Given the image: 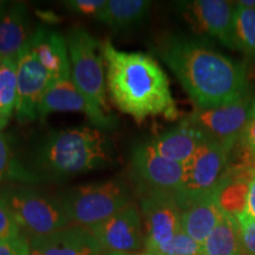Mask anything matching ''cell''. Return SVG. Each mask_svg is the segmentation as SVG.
<instances>
[{"label": "cell", "instance_id": "obj_21", "mask_svg": "<svg viewBox=\"0 0 255 255\" xmlns=\"http://www.w3.org/2000/svg\"><path fill=\"white\" fill-rule=\"evenodd\" d=\"M85 101L70 79L47 88L39 103V120L55 113H85Z\"/></svg>", "mask_w": 255, "mask_h": 255}, {"label": "cell", "instance_id": "obj_25", "mask_svg": "<svg viewBox=\"0 0 255 255\" xmlns=\"http://www.w3.org/2000/svg\"><path fill=\"white\" fill-rule=\"evenodd\" d=\"M146 254L151 255H203V246L183 231L178 232L167 244L156 247Z\"/></svg>", "mask_w": 255, "mask_h": 255}, {"label": "cell", "instance_id": "obj_19", "mask_svg": "<svg viewBox=\"0 0 255 255\" xmlns=\"http://www.w3.org/2000/svg\"><path fill=\"white\" fill-rule=\"evenodd\" d=\"M150 9L146 0H108L96 19L114 32H127L144 23Z\"/></svg>", "mask_w": 255, "mask_h": 255}, {"label": "cell", "instance_id": "obj_9", "mask_svg": "<svg viewBox=\"0 0 255 255\" xmlns=\"http://www.w3.org/2000/svg\"><path fill=\"white\" fill-rule=\"evenodd\" d=\"M139 212L144 226V251L149 253L156 247L167 244L181 227L182 207L175 191L149 189L138 191Z\"/></svg>", "mask_w": 255, "mask_h": 255}, {"label": "cell", "instance_id": "obj_8", "mask_svg": "<svg viewBox=\"0 0 255 255\" xmlns=\"http://www.w3.org/2000/svg\"><path fill=\"white\" fill-rule=\"evenodd\" d=\"M254 96L250 92L238 100L214 108L195 110L186 119L208 139L219 142L234 150L246 126Z\"/></svg>", "mask_w": 255, "mask_h": 255}, {"label": "cell", "instance_id": "obj_30", "mask_svg": "<svg viewBox=\"0 0 255 255\" xmlns=\"http://www.w3.org/2000/svg\"><path fill=\"white\" fill-rule=\"evenodd\" d=\"M0 255H31L30 238L25 234L9 240H0Z\"/></svg>", "mask_w": 255, "mask_h": 255}, {"label": "cell", "instance_id": "obj_5", "mask_svg": "<svg viewBox=\"0 0 255 255\" xmlns=\"http://www.w3.org/2000/svg\"><path fill=\"white\" fill-rule=\"evenodd\" d=\"M0 191L20 231L28 238L50 234L71 222L60 200L33 184L5 183Z\"/></svg>", "mask_w": 255, "mask_h": 255}, {"label": "cell", "instance_id": "obj_37", "mask_svg": "<svg viewBox=\"0 0 255 255\" xmlns=\"http://www.w3.org/2000/svg\"><path fill=\"white\" fill-rule=\"evenodd\" d=\"M138 255H151V254H146V253H143V254H138Z\"/></svg>", "mask_w": 255, "mask_h": 255}, {"label": "cell", "instance_id": "obj_27", "mask_svg": "<svg viewBox=\"0 0 255 255\" xmlns=\"http://www.w3.org/2000/svg\"><path fill=\"white\" fill-rule=\"evenodd\" d=\"M24 234L19 228L5 197L0 191V240L15 239Z\"/></svg>", "mask_w": 255, "mask_h": 255}, {"label": "cell", "instance_id": "obj_11", "mask_svg": "<svg viewBox=\"0 0 255 255\" xmlns=\"http://www.w3.org/2000/svg\"><path fill=\"white\" fill-rule=\"evenodd\" d=\"M49 87L46 70L31 52L26 43L17 56L15 119L19 123L28 124L39 120V103Z\"/></svg>", "mask_w": 255, "mask_h": 255}, {"label": "cell", "instance_id": "obj_33", "mask_svg": "<svg viewBox=\"0 0 255 255\" xmlns=\"http://www.w3.org/2000/svg\"><path fill=\"white\" fill-rule=\"evenodd\" d=\"M9 6V1H4V0H0V20H1L2 15L5 14V12L7 11Z\"/></svg>", "mask_w": 255, "mask_h": 255}, {"label": "cell", "instance_id": "obj_4", "mask_svg": "<svg viewBox=\"0 0 255 255\" xmlns=\"http://www.w3.org/2000/svg\"><path fill=\"white\" fill-rule=\"evenodd\" d=\"M71 81L85 101V114L92 126L102 131L116 129L119 119L107 98V78L102 44L84 27L66 33Z\"/></svg>", "mask_w": 255, "mask_h": 255}, {"label": "cell", "instance_id": "obj_34", "mask_svg": "<svg viewBox=\"0 0 255 255\" xmlns=\"http://www.w3.org/2000/svg\"><path fill=\"white\" fill-rule=\"evenodd\" d=\"M7 124H8V121L4 119V117L0 116V131H1V130L4 129V128L7 126Z\"/></svg>", "mask_w": 255, "mask_h": 255}, {"label": "cell", "instance_id": "obj_10", "mask_svg": "<svg viewBox=\"0 0 255 255\" xmlns=\"http://www.w3.org/2000/svg\"><path fill=\"white\" fill-rule=\"evenodd\" d=\"M89 229L104 252L133 254V252L144 248L145 235L142 214L131 203Z\"/></svg>", "mask_w": 255, "mask_h": 255}, {"label": "cell", "instance_id": "obj_12", "mask_svg": "<svg viewBox=\"0 0 255 255\" xmlns=\"http://www.w3.org/2000/svg\"><path fill=\"white\" fill-rule=\"evenodd\" d=\"M131 171L138 191L158 189L176 191L183 176V164L159 155L150 143H139L132 149Z\"/></svg>", "mask_w": 255, "mask_h": 255}, {"label": "cell", "instance_id": "obj_35", "mask_svg": "<svg viewBox=\"0 0 255 255\" xmlns=\"http://www.w3.org/2000/svg\"><path fill=\"white\" fill-rule=\"evenodd\" d=\"M104 255H138V254H128V253H107Z\"/></svg>", "mask_w": 255, "mask_h": 255}, {"label": "cell", "instance_id": "obj_18", "mask_svg": "<svg viewBox=\"0 0 255 255\" xmlns=\"http://www.w3.org/2000/svg\"><path fill=\"white\" fill-rule=\"evenodd\" d=\"M32 33L27 5L24 1L9 2L0 20V56L2 58L17 57Z\"/></svg>", "mask_w": 255, "mask_h": 255}, {"label": "cell", "instance_id": "obj_1", "mask_svg": "<svg viewBox=\"0 0 255 255\" xmlns=\"http://www.w3.org/2000/svg\"><path fill=\"white\" fill-rule=\"evenodd\" d=\"M156 52L200 109L229 103L250 92L247 69L202 41L165 34Z\"/></svg>", "mask_w": 255, "mask_h": 255}, {"label": "cell", "instance_id": "obj_15", "mask_svg": "<svg viewBox=\"0 0 255 255\" xmlns=\"http://www.w3.org/2000/svg\"><path fill=\"white\" fill-rule=\"evenodd\" d=\"M27 45L46 70L50 87L71 78V65L65 36L43 25H38L28 39Z\"/></svg>", "mask_w": 255, "mask_h": 255}, {"label": "cell", "instance_id": "obj_36", "mask_svg": "<svg viewBox=\"0 0 255 255\" xmlns=\"http://www.w3.org/2000/svg\"><path fill=\"white\" fill-rule=\"evenodd\" d=\"M2 60H4V58H2L1 56H0V68H1V64H2Z\"/></svg>", "mask_w": 255, "mask_h": 255}, {"label": "cell", "instance_id": "obj_13", "mask_svg": "<svg viewBox=\"0 0 255 255\" xmlns=\"http://www.w3.org/2000/svg\"><path fill=\"white\" fill-rule=\"evenodd\" d=\"M237 2L226 0H195L184 2L183 15L199 33L215 38L228 49H235L234 14Z\"/></svg>", "mask_w": 255, "mask_h": 255}, {"label": "cell", "instance_id": "obj_26", "mask_svg": "<svg viewBox=\"0 0 255 255\" xmlns=\"http://www.w3.org/2000/svg\"><path fill=\"white\" fill-rule=\"evenodd\" d=\"M239 144L244 152V165L255 168V96L252 102L247 123L245 126Z\"/></svg>", "mask_w": 255, "mask_h": 255}, {"label": "cell", "instance_id": "obj_14", "mask_svg": "<svg viewBox=\"0 0 255 255\" xmlns=\"http://www.w3.org/2000/svg\"><path fill=\"white\" fill-rule=\"evenodd\" d=\"M31 255H104L91 231L82 226H68L46 235L30 238Z\"/></svg>", "mask_w": 255, "mask_h": 255}, {"label": "cell", "instance_id": "obj_16", "mask_svg": "<svg viewBox=\"0 0 255 255\" xmlns=\"http://www.w3.org/2000/svg\"><path fill=\"white\" fill-rule=\"evenodd\" d=\"M223 178L213 193L188 203L182 208V231L201 245L205 244L223 214V210L219 203V193L222 187Z\"/></svg>", "mask_w": 255, "mask_h": 255}, {"label": "cell", "instance_id": "obj_20", "mask_svg": "<svg viewBox=\"0 0 255 255\" xmlns=\"http://www.w3.org/2000/svg\"><path fill=\"white\" fill-rule=\"evenodd\" d=\"M202 246L203 255H246L237 216L223 212L218 226Z\"/></svg>", "mask_w": 255, "mask_h": 255}, {"label": "cell", "instance_id": "obj_32", "mask_svg": "<svg viewBox=\"0 0 255 255\" xmlns=\"http://www.w3.org/2000/svg\"><path fill=\"white\" fill-rule=\"evenodd\" d=\"M37 15L43 21H46V23H56L58 20L57 15L52 12H37Z\"/></svg>", "mask_w": 255, "mask_h": 255}, {"label": "cell", "instance_id": "obj_17", "mask_svg": "<svg viewBox=\"0 0 255 255\" xmlns=\"http://www.w3.org/2000/svg\"><path fill=\"white\" fill-rule=\"evenodd\" d=\"M207 139L199 129L182 119L173 129L155 136L148 142L159 155L183 164Z\"/></svg>", "mask_w": 255, "mask_h": 255}, {"label": "cell", "instance_id": "obj_6", "mask_svg": "<svg viewBox=\"0 0 255 255\" xmlns=\"http://www.w3.org/2000/svg\"><path fill=\"white\" fill-rule=\"evenodd\" d=\"M71 222L90 228L131 203V189L123 180L102 181L70 188L59 197Z\"/></svg>", "mask_w": 255, "mask_h": 255}, {"label": "cell", "instance_id": "obj_24", "mask_svg": "<svg viewBox=\"0 0 255 255\" xmlns=\"http://www.w3.org/2000/svg\"><path fill=\"white\" fill-rule=\"evenodd\" d=\"M17 104V57H6L0 68V116L11 120Z\"/></svg>", "mask_w": 255, "mask_h": 255}, {"label": "cell", "instance_id": "obj_23", "mask_svg": "<svg viewBox=\"0 0 255 255\" xmlns=\"http://www.w3.org/2000/svg\"><path fill=\"white\" fill-rule=\"evenodd\" d=\"M234 43L250 63L255 64V7L237 2L234 14Z\"/></svg>", "mask_w": 255, "mask_h": 255}, {"label": "cell", "instance_id": "obj_31", "mask_svg": "<svg viewBox=\"0 0 255 255\" xmlns=\"http://www.w3.org/2000/svg\"><path fill=\"white\" fill-rule=\"evenodd\" d=\"M244 213L255 220V168L252 169L250 182H248L246 208H245Z\"/></svg>", "mask_w": 255, "mask_h": 255}, {"label": "cell", "instance_id": "obj_3", "mask_svg": "<svg viewBox=\"0 0 255 255\" xmlns=\"http://www.w3.org/2000/svg\"><path fill=\"white\" fill-rule=\"evenodd\" d=\"M117 163L115 145L97 128L52 130L32 146L28 168L41 178L64 180Z\"/></svg>", "mask_w": 255, "mask_h": 255}, {"label": "cell", "instance_id": "obj_29", "mask_svg": "<svg viewBox=\"0 0 255 255\" xmlns=\"http://www.w3.org/2000/svg\"><path fill=\"white\" fill-rule=\"evenodd\" d=\"M246 255H255V220L242 213L238 216Z\"/></svg>", "mask_w": 255, "mask_h": 255}, {"label": "cell", "instance_id": "obj_2", "mask_svg": "<svg viewBox=\"0 0 255 255\" xmlns=\"http://www.w3.org/2000/svg\"><path fill=\"white\" fill-rule=\"evenodd\" d=\"M102 50L107 88L117 109L137 123L154 116L177 119L168 76L151 56L121 51L110 40L102 43Z\"/></svg>", "mask_w": 255, "mask_h": 255}, {"label": "cell", "instance_id": "obj_7", "mask_svg": "<svg viewBox=\"0 0 255 255\" xmlns=\"http://www.w3.org/2000/svg\"><path fill=\"white\" fill-rule=\"evenodd\" d=\"M233 150L221 143L207 139L183 163L182 182L175 191L181 207L213 193L229 169Z\"/></svg>", "mask_w": 255, "mask_h": 255}, {"label": "cell", "instance_id": "obj_22", "mask_svg": "<svg viewBox=\"0 0 255 255\" xmlns=\"http://www.w3.org/2000/svg\"><path fill=\"white\" fill-rule=\"evenodd\" d=\"M36 184L41 178L15 156L13 137L0 132V183Z\"/></svg>", "mask_w": 255, "mask_h": 255}, {"label": "cell", "instance_id": "obj_28", "mask_svg": "<svg viewBox=\"0 0 255 255\" xmlns=\"http://www.w3.org/2000/svg\"><path fill=\"white\" fill-rule=\"evenodd\" d=\"M105 4V0H66L63 2V5L72 13L94 18L97 17Z\"/></svg>", "mask_w": 255, "mask_h": 255}]
</instances>
